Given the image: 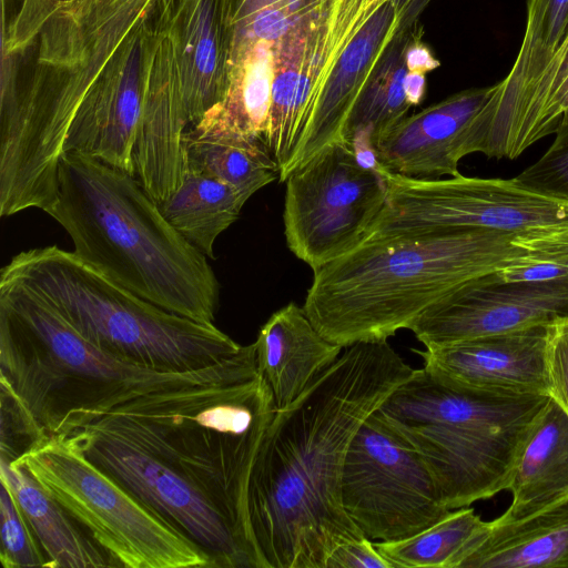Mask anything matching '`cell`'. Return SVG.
<instances>
[{
	"label": "cell",
	"mask_w": 568,
	"mask_h": 568,
	"mask_svg": "<svg viewBox=\"0 0 568 568\" xmlns=\"http://www.w3.org/2000/svg\"><path fill=\"white\" fill-rule=\"evenodd\" d=\"M496 90L497 83L467 89L405 116L372 144L376 164L414 179L460 175L459 161L471 154V126Z\"/></svg>",
	"instance_id": "5bb4252c"
},
{
	"label": "cell",
	"mask_w": 568,
	"mask_h": 568,
	"mask_svg": "<svg viewBox=\"0 0 568 568\" xmlns=\"http://www.w3.org/2000/svg\"><path fill=\"white\" fill-rule=\"evenodd\" d=\"M568 321L549 326L548 377L552 397L568 414Z\"/></svg>",
	"instance_id": "4316f807"
},
{
	"label": "cell",
	"mask_w": 568,
	"mask_h": 568,
	"mask_svg": "<svg viewBox=\"0 0 568 568\" xmlns=\"http://www.w3.org/2000/svg\"><path fill=\"white\" fill-rule=\"evenodd\" d=\"M257 369L255 344L192 372L124 363L80 335L47 301L0 276L1 453L13 439L65 433L141 395L220 382Z\"/></svg>",
	"instance_id": "3957f363"
},
{
	"label": "cell",
	"mask_w": 568,
	"mask_h": 568,
	"mask_svg": "<svg viewBox=\"0 0 568 568\" xmlns=\"http://www.w3.org/2000/svg\"><path fill=\"white\" fill-rule=\"evenodd\" d=\"M562 126H568V38L513 109L478 135L475 153L514 160Z\"/></svg>",
	"instance_id": "ac0fdd59"
},
{
	"label": "cell",
	"mask_w": 568,
	"mask_h": 568,
	"mask_svg": "<svg viewBox=\"0 0 568 568\" xmlns=\"http://www.w3.org/2000/svg\"><path fill=\"white\" fill-rule=\"evenodd\" d=\"M406 99L414 106L418 105L425 95L426 78L424 73L407 72L404 82Z\"/></svg>",
	"instance_id": "4dcf8cb0"
},
{
	"label": "cell",
	"mask_w": 568,
	"mask_h": 568,
	"mask_svg": "<svg viewBox=\"0 0 568 568\" xmlns=\"http://www.w3.org/2000/svg\"><path fill=\"white\" fill-rule=\"evenodd\" d=\"M182 150L184 171L229 184L245 202L278 178V166L267 144L255 136L190 126L182 138Z\"/></svg>",
	"instance_id": "ffe728a7"
},
{
	"label": "cell",
	"mask_w": 568,
	"mask_h": 568,
	"mask_svg": "<svg viewBox=\"0 0 568 568\" xmlns=\"http://www.w3.org/2000/svg\"><path fill=\"white\" fill-rule=\"evenodd\" d=\"M325 568H393L371 539L347 541L337 546L329 555Z\"/></svg>",
	"instance_id": "83f0119b"
},
{
	"label": "cell",
	"mask_w": 568,
	"mask_h": 568,
	"mask_svg": "<svg viewBox=\"0 0 568 568\" xmlns=\"http://www.w3.org/2000/svg\"><path fill=\"white\" fill-rule=\"evenodd\" d=\"M47 301L80 335L113 357L160 372L219 365L242 345L120 286L57 245L16 254L0 272Z\"/></svg>",
	"instance_id": "52a82bcc"
},
{
	"label": "cell",
	"mask_w": 568,
	"mask_h": 568,
	"mask_svg": "<svg viewBox=\"0 0 568 568\" xmlns=\"http://www.w3.org/2000/svg\"><path fill=\"white\" fill-rule=\"evenodd\" d=\"M412 1L413 0H395L400 18H403L406 9L412 3Z\"/></svg>",
	"instance_id": "d6a6232c"
},
{
	"label": "cell",
	"mask_w": 568,
	"mask_h": 568,
	"mask_svg": "<svg viewBox=\"0 0 568 568\" xmlns=\"http://www.w3.org/2000/svg\"><path fill=\"white\" fill-rule=\"evenodd\" d=\"M405 61L408 72H419L424 74L440 65L439 60L435 58L430 49L422 41V30L415 34L408 44Z\"/></svg>",
	"instance_id": "f1b7e54d"
},
{
	"label": "cell",
	"mask_w": 568,
	"mask_h": 568,
	"mask_svg": "<svg viewBox=\"0 0 568 568\" xmlns=\"http://www.w3.org/2000/svg\"><path fill=\"white\" fill-rule=\"evenodd\" d=\"M507 490L511 503L497 523L527 518L568 498V414L552 397L521 446Z\"/></svg>",
	"instance_id": "2e32d148"
},
{
	"label": "cell",
	"mask_w": 568,
	"mask_h": 568,
	"mask_svg": "<svg viewBox=\"0 0 568 568\" xmlns=\"http://www.w3.org/2000/svg\"><path fill=\"white\" fill-rule=\"evenodd\" d=\"M567 325H568V322H567Z\"/></svg>",
	"instance_id": "836d02e7"
},
{
	"label": "cell",
	"mask_w": 568,
	"mask_h": 568,
	"mask_svg": "<svg viewBox=\"0 0 568 568\" xmlns=\"http://www.w3.org/2000/svg\"><path fill=\"white\" fill-rule=\"evenodd\" d=\"M568 38V0H527L525 32L508 74L479 114V125L493 124L537 81Z\"/></svg>",
	"instance_id": "44dd1931"
},
{
	"label": "cell",
	"mask_w": 568,
	"mask_h": 568,
	"mask_svg": "<svg viewBox=\"0 0 568 568\" xmlns=\"http://www.w3.org/2000/svg\"><path fill=\"white\" fill-rule=\"evenodd\" d=\"M430 1L432 0H413L400 20L399 31L415 26L419 14Z\"/></svg>",
	"instance_id": "1f68e13d"
},
{
	"label": "cell",
	"mask_w": 568,
	"mask_h": 568,
	"mask_svg": "<svg viewBox=\"0 0 568 568\" xmlns=\"http://www.w3.org/2000/svg\"><path fill=\"white\" fill-rule=\"evenodd\" d=\"M202 27V36L195 48V62L200 72L212 74L217 64V50L211 31L207 32Z\"/></svg>",
	"instance_id": "f546056e"
},
{
	"label": "cell",
	"mask_w": 568,
	"mask_h": 568,
	"mask_svg": "<svg viewBox=\"0 0 568 568\" xmlns=\"http://www.w3.org/2000/svg\"><path fill=\"white\" fill-rule=\"evenodd\" d=\"M514 179L532 192L568 204V129L560 128L549 149Z\"/></svg>",
	"instance_id": "484cf974"
},
{
	"label": "cell",
	"mask_w": 568,
	"mask_h": 568,
	"mask_svg": "<svg viewBox=\"0 0 568 568\" xmlns=\"http://www.w3.org/2000/svg\"><path fill=\"white\" fill-rule=\"evenodd\" d=\"M548 395H504L443 382L424 368L376 412L419 453L449 509L507 490Z\"/></svg>",
	"instance_id": "8992f818"
},
{
	"label": "cell",
	"mask_w": 568,
	"mask_h": 568,
	"mask_svg": "<svg viewBox=\"0 0 568 568\" xmlns=\"http://www.w3.org/2000/svg\"><path fill=\"white\" fill-rule=\"evenodd\" d=\"M419 30L415 24L398 31L347 121L344 142L354 146L367 164L375 163L372 144L400 122L412 106L404 88L408 72L405 53Z\"/></svg>",
	"instance_id": "7402d4cb"
},
{
	"label": "cell",
	"mask_w": 568,
	"mask_h": 568,
	"mask_svg": "<svg viewBox=\"0 0 568 568\" xmlns=\"http://www.w3.org/2000/svg\"><path fill=\"white\" fill-rule=\"evenodd\" d=\"M287 247L313 271L361 245L386 204L377 165L346 142L328 145L285 180Z\"/></svg>",
	"instance_id": "9c48e42d"
},
{
	"label": "cell",
	"mask_w": 568,
	"mask_h": 568,
	"mask_svg": "<svg viewBox=\"0 0 568 568\" xmlns=\"http://www.w3.org/2000/svg\"><path fill=\"white\" fill-rule=\"evenodd\" d=\"M487 524L474 508L462 507L416 535L374 545L393 568H456L466 547Z\"/></svg>",
	"instance_id": "cb8c5ba5"
},
{
	"label": "cell",
	"mask_w": 568,
	"mask_h": 568,
	"mask_svg": "<svg viewBox=\"0 0 568 568\" xmlns=\"http://www.w3.org/2000/svg\"><path fill=\"white\" fill-rule=\"evenodd\" d=\"M414 373L387 341L356 343L276 409L247 494L265 568H325L337 546L365 537L342 505L347 449L365 419Z\"/></svg>",
	"instance_id": "6da1fadb"
},
{
	"label": "cell",
	"mask_w": 568,
	"mask_h": 568,
	"mask_svg": "<svg viewBox=\"0 0 568 568\" xmlns=\"http://www.w3.org/2000/svg\"><path fill=\"white\" fill-rule=\"evenodd\" d=\"M559 252H568V232H390L314 271L303 307L315 328L343 348L387 341L466 282Z\"/></svg>",
	"instance_id": "7a4b0ae2"
},
{
	"label": "cell",
	"mask_w": 568,
	"mask_h": 568,
	"mask_svg": "<svg viewBox=\"0 0 568 568\" xmlns=\"http://www.w3.org/2000/svg\"><path fill=\"white\" fill-rule=\"evenodd\" d=\"M45 213L68 233L72 252L103 276L169 312L214 324L220 285L207 257L134 174L64 152Z\"/></svg>",
	"instance_id": "5b68a950"
},
{
	"label": "cell",
	"mask_w": 568,
	"mask_h": 568,
	"mask_svg": "<svg viewBox=\"0 0 568 568\" xmlns=\"http://www.w3.org/2000/svg\"><path fill=\"white\" fill-rule=\"evenodd\" d=\"M568 568V498L524 519L488 521L456 568Z\"/></svg>",
	"instance_id": "e0dca14e"
},
{
	"label": "cell",
	"mask_w": 568,
	"mask_h": 568,
	"mask_svg": "<svg viewBox=\"0 0 568 568\" xmlns=\"http://www.w3.org/2000/svg\"><path fill=\"white\" fill-rule=\"evenodd\" d=\"M254 343L257 372L267 383L277 409L297 399L343 352L295 303L273 313Z\"/></svg>",
	"instance_id": "9a60e30c"
},
{
	"label": "cell",
	"mask_w": 568,
	"mask_h": 568,
	"mask_svg": "<svg viewBox=\"0 0 568 568\" xmlns=\"http://www.w3.org/2000/svg\"><path fill=\"white\" fill-rule=\"evenodd\" d=\"M386 204L368 236L427 227H471L515 234L568 232V204L532 192L515 179L464 175L414 179L377 165Z\"/></svg>",
	"instance_id": "8fae6325"
},
{
	"label": "cell",
	"mask_w": 568,
	"mask_h": 568,
	"mask_svg": "<svg viewBox=\"0 0 568 568\" xmlns=\"http://www.w3.org/2000/svg\"><path fill=\"white\" fill-rule=\"evenodd\" d=\"M0 559L4 568L47 567L44 552L16 497L1 481Z\"/></svg>",
	"instance_id": "d4e9b609"
},
{
	"label": "cell",
	"mask_w": 568,
	"mask_h": 568,
	"mask_svg": "<svg viewBox=\"0 0 568 568\" xmlns=\"http://www.w3.org/2000/svg\"><path fill=\"white\" fill-rule=\"evenodd\" d=\"M341 498L363 535L377 541L416 535L450 511L419 453L376 410L348 446Z\"/></svg>",
	"instance_id": "30bf717a"
},
{
	"label": "cell",
	"mask_w": 568,
	"mask_h": 568,
	"mask_svg": "<svg viewBox=\"0 0 568 568\" xmlns=\"http://www.w3.org/2000/svg\"><path fill=\"white\" fill-rule=\"evenodd\" d=\"M0 478L30 524L48 568L112 567L92 537L23 467L1 457Z\"/></svg>",
	"instance_id": "d6986e66"
},
{
	"label": "cell",
	"mask_w": 568,
	"mask_h": 568,
	"mask_svg": "<svg viewBox=\"0 0 568 568\" xmlns=\"http://www.w3.org/2000/svg\"><path fill=\"white\" fill-rule=\"evenodd\" d=\"M276 409L267 383L254 371L151 392L82 424L118 436L128 469L213 503L260 555L247 494L255 457Z\"/></svg>",
	"instance_id": "277c9868"
},
{
	"label": "cell",
	"mask_w": 568,
	"mask_h": 568,
	"mask_svg": "<svg viewBox=\"0 0 568 568\" xmlns=\"http://www.w3.org/2000/svg\"><path fill=\"white\" fill-rule=\"evenodd\" d=\"M549 326L425 347L424 369L457 386L504 395H548Z\"/></svg>",
	"instance_id": "4fadbf2b"
},
{
	"label": "cell",
	"mask_w": 568,
	"mask_h": 568,
	"mask_svg": "<svg viewBox=\"0 0 568 568\" xmlns=\"http://www.w3.org/2000/svg\"><path fill=\"white\" fill-rule=\"evenodd\" d=\"M245 203L229 184L185 170L180 186L159 206L186 241L207 258H215L216 239L239 219Z\"/></svg>",
	"instance_id": "603a6c76"
},
{
	"label": "cell",
	"mask_w": 568,
	"mask_h": 568,
	"mask_svg": "<svg viewBox=\"0 0 568 568\" xmlns=\"http://www.w3.org/2000/svg\"><path fill=\"white\" fill-rule=\"evenodd\" d=\"M23 467L88 531L112 567H212L195 544L93 464L62 434L33 440Z\"/></svg>",
	"instance_id": "ba28073f"
},
{
	"label": "cell",
	"mask_w": 568,
	"mask_h": 568,
	"mask_svg": "<svg viewBox=\"0 0 568 568\" xmlns=\"http://www.w3.org/2000/svg\"><path fill=\"white\" fill-rule=\"evenodd\" d=\"M495 273L460 285L422 312L407 329L425 347H435L568 321V276L500 282Z\"/></svg>",
	"instance_id": "7c38bea8"
},
{
	"label": "cell",
	"mask_w": 568,
	"mask_h": 568,
	"mask_svg": "<svg viewBox=\"0 0 568 568\" xmlns=\"http://www.w3.org/2000/svg\"><path fill=\"white\" fill-rule=\"evenodd\" d=\"M568 128V126H567Z\"/></svg>",
	"instance_id": "e575fe53"
}]
</instances>
